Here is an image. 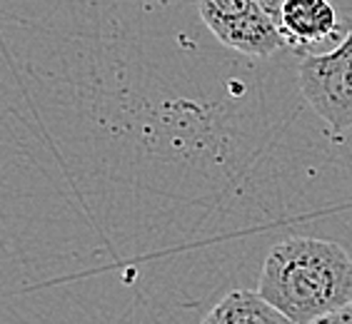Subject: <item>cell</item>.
Segmentation results:
<instances>
[{
	"mask_svg": "<svg viewBox=\"0 0 352 324\" xmlns=\"http://www.w3.org/2000/svg\"><path fill=\"white\" fill-rule=\"evenodd\" d=\"M258 292L295 324L352 304V257L338 242L287 237L265 257Z\"/></svg>",
	"mask_w": 352,
	"mask_h": 324,
	"instance_id": "obj_1",
	"label": "cell"
},
{
	"mask_svg": "<svg viewBox=\"0 0 352 324\" xmlns=\"http://www.w3.org/2000/svg\"><path fill=\"white\" fill-rule=\"evenodd\" d=\"M298 82L307 105L335 132L352 130V21L332 50L300 58Z\"/></svg>",
	"mask_w": 352,
	"mask_h": 324,
	"instance_id": "obj_2",
	"label": "cell"
},
{
	"mask_svg": "<svg viewBox=\"0 0 352 324\" xmlns=\"http://www.w3.org/2000/svg\"><path fill=\"white\" fill-rule=\"evenodd\" d=\"M197 13L217 40L248 58H270L283 35L260 0H197Z\"/></svg>",
	"mask_w": 352,
	"mask_h": 324,
	"instance_id": "obj_3",
	"label": "cell"
},
{
	"mask_svg": "<svg viewBox=\"0 0 352 324\" xmlns=\"http://www.w3.org/2000/svg\"><path fill=\"white\" fill-rule=\"evenodd\" d=\"M278 30L285 47L305 58L312 47L338 45L342 35V23L332 0H285L278 15Z\"/></svg>",
	"mask_w": 352,
	"mask_h": 324,
	"instance_id": "obj_4",
	"label": "cell"
},
{
	"mask_svg": "<svg viewBox=\"0 0 352 324\" xmlns=\"http://www.w3.org/2000/svg\"><path fill=\"white\" fill-rule=\"evenodd\" d=\"M200 324H295L255 290H232Z\"/></svg>",
	"mask_w": 352,
	"mask_h": 324,
	"instance_id": "obj_5",
	"label": "cell"
},
{
	"mask_svg": "<svg viewBox=\"0 0 352 324\" xmlns=\"http://www.w3.org/2000/svg\"><path fill=\"white\" fill-rule=\"evenodd\" d=\"M310 324H352V304H347V307H342V310L330 312V314H325V317H318Z\"/></svg>",
	"mask_w": 352,
	"mask_h": 324,
	"instance_id": "obj_6",
	"label": "cell"
},
{
	"mask_svg": "<svg viewBox=\"0 0 352 324\" xmlns=\"http://www.w3.org/2000/svg\"><path fill=\"white\" fill-rule=\"evenodd\" d=\"M283 3H285V0H260V5H263L265 13L275 21V25H278V15H280V8H283Z\"/></svg>",
	"mask_w": 352,
	"mask_h": 324,
	"instance_id": "obj_7",
	"label": "cell"
}]
</instances>
